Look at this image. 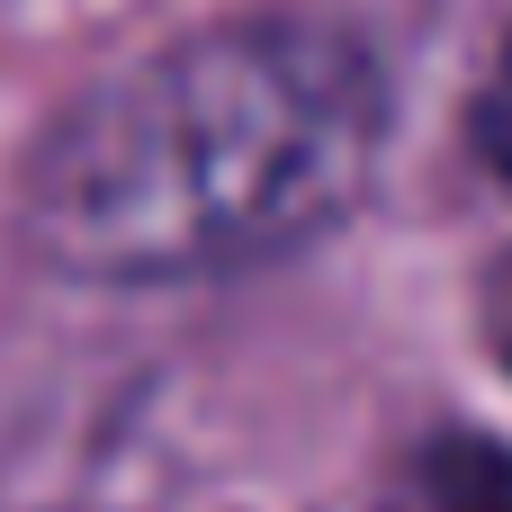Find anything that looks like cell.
Instances as JSON below:
<instances>
[{"instance_id":"cell-3","label":"cell","mask_w":512,"mask_h":512,"mask_svg":"<svg viewBox=\"0 0 512 512\" xmlns=\"http://www.w3.org/2000/svg\"><path fill=\"white\" fill-rule=\"evenodd\" d=\"M468 144L495 180H512V36L495 54V72H486V90H477V108H468Z\"/></svg>"},{"instance_id":"cell-4","label":"cell","mask_w":512,"mask_h":512,"mask_svg":"<svg viewBox=\"0 0 512 512\" xmlns=\"http://www.w3.org/2000/svg\"><path fill=\"white\" fill-rule=\"evenodd\" d=\"M486 351L512 369V261H495V279H486Z\"/></svg>"},{"instance_id":"cell-2","label":"cell","mask_w":512,"mask_h":512,"mask_svg":"<svg viewBox=\"0 0 512 512\" xmlns=\"http://www.w3.org/2000/svg\"><path fill=\"white\" fill-rule=\"evenodd\" d=\"M387 512H512V441L495 432H432L405 450Z\"/></svg>"},{"instance_id":"cell-1","label":"cell","mask_w":512,"mask_h":512,"mask_svg":"<svg viewBox=\"0 0 512 512\" xmlns=\"http://www.w3.org/2000/svg\"><path fill=\"white\" fill-rule=\"evenodd\" d=\"M387 153V72L306 18L198 27L72 99L27 180L18 234L81 288H180L288 261L333 234Z\"/></svg>"}]
</instances>
